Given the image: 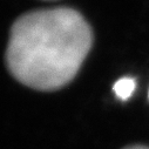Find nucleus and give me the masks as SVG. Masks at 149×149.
Returning a JSON list of instances; mask_svg holds the SVG:
<instances>
[{"label":"nucleus","instance_id":"f257e3e1","mask_svg":"<svg viewBox=\"0 0 149 149\" xmlns=\"http://www.w3.org/2000/svg\"><path fill=\"white\" fill-rule=\"evenodd\" d=\"M92 44V28L78 11L67 7L34 11L13 24L6 65L22 85L55 91L74 79Z\"/></svg>","mask_w":149,"mask_h":149},{"label":"nucleus","instance_id":"f03ea898","mask_svg":"<svg viewBox=\"0 0 149 149\" xmlns=\"http://www.w3.org/2000/svg\"><path fill=\"white\" fill-rule=\"evenodd\" d=\"M136 88V82L133 78H121L114 84V93L120 100H127L129 99Z\"/></svg>","mask_w":149,"mask_h":149},{"label":"nucleus","instance_id":"7ed1b4c3","mask_svg":"<svg viewBox=\"0 0 149 149\" xmlns=\"http://www.w3.org/2000/svg\"><path fill=\"white\" fill-rule=\"evenodd\" d=\"M125 149H149V147H146V146H139V144H136V146L127 147V148H125Z\"/></svg>","mask_w":149,"mask_h":149}]
</instances>
